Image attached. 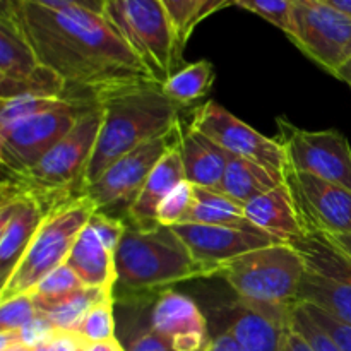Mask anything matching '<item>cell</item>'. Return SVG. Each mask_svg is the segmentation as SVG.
Segmentation results:
<instances>
[{
    "instance_id": "1",
    "label": "cell",
    "mask_w": 351,
    "mask_h": 351,
    "mask_svg": "<svg viewBox=\"0 0 351 351\" xmlns=\"http://www.w3.org/2000/svg\"><path fill=\"white\" fill-rule=\"evenodd\" d=\"M2 12L21 27L41 65L60 74L69 88L91 93L93 101L106 89L158 82L105 14L24 0H2Z\"/></svg>"
},
{
    "instance_id": "2",
    "label": "cell",
    "mask_w": 351,
    "mask_h": 351,
    "mask_svg": "<svg viewBox=\"0 0 351 351\" xmlns=\"http://www.w3.org/2000/svg\"><path fill=\"white\" fill-rule=\"evenodd\" d=\"M95 103L101 106L103 120L82 178V192L123 154L154 137L173 132L180 110L158 82L106 89L95 96Z\"/></svg>"
},
{
    "instance_id": "3",
    "label": "cell",
    "mask_w": 351,
    "mask_h": 351,
    "mask_svg": "<svg viewBox=\"0 0 351 351\" xmlns=\"http://www.w3.org/2000/svg\"><path fill=\"white\" fill-rule=\"evenodd\" d=\"M115 273L120 290L141 293L168 290L175 283L215 276V271L197 263L171 226L151 228L127 223L115 250Z\"/></svg>"
},
{
    "instance_id": "4",
    "label": "cell",
    "mask_w": 351,
    "mask_h": 351,
    "mask_svg": "<svg viewBox=\"0 0 351 351\" xmlns=\"http://www.w3.org/2000/svg\"><path fill=\"white\" fill-rule=\"evenodd\" d=\"M96 211L98 208L86 194L65 199L48 209L24 256L0 287V302L31 293L48 273L62 266L67 261L79 233Z\"/></svg>"
},
{
    "instance_id": "5",
    "label": "cell",
    "mask_w": 351,
    "mask_h": 351,
    "mask_svg": "<svg viewBox=\"0 0 351 351\" xmlns=\"http://www.w3.org/2000/svg\"><path fill=\"white\" fill-rule=\"evenodd\" d=\"M103 112L98 103L88 106L77 123L69 130L33 168L21 175H9V180L33 192L48 209L65 199L74 197L75 187L82 194V178L98 141Z\"/></svg>"
},
{
    "instance_id": "6",
    "label": "cell",
    "mask_w": 351,
    "mask_h": 351,
    "mask_svg": "<svg viewBox=\"0 0 351 351\" xmlns=\"http://www.w3.org/2000/svg\"><path fill=\"white\" fill-rule=\"evenodd\" d=\"M305 271L307 264L297 247L281 242L219 264L216 276L243 302L293 307Z\"/></svg>"
},
{
    "instance_id": "7",
    "label": "cell",
    "mask_w": 351,
    "mask_h": 351,
    "mask_svg": "<svg viewBox=\"0 0 351 351\" xmlns=\"http://www.w3.org/2000/svg\"><path fill=\"white\" fill-rule=\"evenodd\" d=\"M103 14L163 84L173 74L182 48L160 0H105Z\"/></svg>"
},
{
    "instance_id": "8",
    "label": "cell",
    "mask_w": 351,
    "mask_h": 351,
    "mask_svg": "<svg viewBox=\"0 0 351 351\" xmlns=\"http://www.w3.org/2000/svg\"><path fill=\"white\" fill-rule=\"evenodd\" d=\"M287 36L332 75L351 60V17L324 0H295Z\"/></svg>"
},
{
    "instance_id": "9",
    "label": "cell",
    "mask_w": 351,
    "mask_h": 351,
    "mask_svg": "<svg viewBox=\"0 0 351 351\" xmlns=\"http://www.w3.org/2000/svg\"><path fill=\"white\" fill-rule=\"evenodd\" d=\"M93 103L71 99L65 106L40 113L0 129V163L9 175L33 168L72 127Z\"/></svg>"
},
{
    "instance_id": "10",
    "label": "cell",
    "mask_w": 351,
    "mask_h": 351,
    "mask_svg": "<svg viewBox=\"0 0 351 351\" xmlns=\"http://www.w3.org/2000/svg\"><path fill=\"white\" fill-rule=\"evenodd\" d=\"M288 168L314 175L351 191V146L339 130H305L278 119Z\"/></svg>"
},
{
    "instance_id": "11",
    "label": "cell",
    "mask_w": 351,
    "mask_h": 351,
    "mask_svg": "<svg viewBox=\"0 0 351 351\" xmlns=\"http://www.w3.org/2000/svg\"><path fill=\"white\" fill-rule=\"evenodd\" d=\"M177 139L178 125L175 127L173 132L154 137V139L141 144L139 147L123 154L115 163L110 165L99 175L98 180L89 185L82 194L93 199L98 211L110 215V211L125 209L127 213L139 192L143 191L153 168L167 153L168 147L177 143Z\"/></svg>"
},
{
    "instance_id": "12",
    "label": "cell",
    "mask_w": 351,
    "mask_h": 351,
    "mask_svg": "<svg viewBox=\"0 0 351 351\" xmlns=\"http://www.w3.org/2000/svg\"><path fill=\"white\" fill-rule=\"evenodd\" d=\"M191 125L215 141L226 153L256 161L273 171H287L288 158L281 141L263 136L219 103L208 101L199 106Z\"/></svg>"
},
{
    "instance_id": "13",
    "label": "cell",
    "mask_w": 351,
    "mask_h": 351,
    "mask_svg": "<svg viewBox=\"0 0 351 351\" xmlns=\"http://www.w3.org/2000/svg\"><path fill=\"white\" fill-rule=\"evenodd\" d=\"M285 180L293 194L308 235L351 233V191L314 175L287 168Z\"/></svg>"
},
{
    "instance_id": "14",
    "label": "cell",
    "mask_w": 351,
    "mask_h": 351,
    "mask_svg": "<svg viewBox=\"0 0 351 351\" xmlns=\"http://www.w3.org/2000/svg\"><path fill=\"white\" fill-rule=\"evenodd\" d=\"M48 208L33 192L5 178L0 199V287L26 252Z\"/></svg>"
},
{
    "instance_id": "15",
    "label": "cell",
    "mask_w": 351,
    "mask_h": 351,
    "mask_svg": "<svg viewBox=\"0 0 351 351\" xmlns=\"http://www.w3.org/2000/svg\"><path fill=\"white\" fill-rule=\"evenodd\" d=\"M171 228L187 245L194 259L211 267L215 271V276L219 264L228 263V261L252 252V250L281 243V240L267 235L252 223H245L240 226L180 223Z\"/></svg>"
},
{
    "instance_id": "16",
    "label": "cell",
    "mask_w": 351,
    "mask_h": 351,
    "mask_svg": "<svg viewBox=\"0 0 351 351\" xmlns=\"http://www.w3.org/2000/svg\"><path fill=\"white\" fill-rule=\"evenodd\" d=\"M291 308L250 304L239 298L230 311L226 331L235 336L245 351H283Z\"/></svg>"
},
{
    "instance_id": "17",
    "label": "cell",
    "mask_w": 351,
    "mask_h": 351,
    "mask_svg": "<svg viewBox=\"0 0 351 351\" xmlns=\"http://www.w3.org/2000/svg\"><path fill=\"white\" fill-rule=\"evenodd\" d=\"M243 213L247 221L285 243L308 237L287 180L280 187L247 202Z\"/></svg>"
},
{
    "instance_id": "18",
    "label": "cell",
    "mask_w": 351,
    "mask_h": 351,
    "mask_svg": "<svg viewBox=\"0 0 351 351\" xmlns=\"http://www.w3.org/2000/svg\"><path fill=\"white\" fill-rule=\"evenodd\" d=\"M184 180V161H182L178 144L175 143L173 146L168 147L167 153L158 161L156 167L153 168L151 175L147 177L143 191L139 192L137 199L132 202L129 211H127L130 223L139 226V228H151V226L158 225V206L170 194V191H173Z\"/></svg>"
},
{
    "instance_id": "19",
    "label": "cell",
    "mask_w": 351,
    "mask_h": 351,
    "mask_svg": "<svg viewBox=\"0 0 351 351\" xmlns=\"http://www.w3.org/2000/svg\"><path fill=\"white\" fill-rule=\"evenodd\" d=\"M177 144L184 161L185 180L197 187L219 191L225 177L228 153L192 125H189L187 130H182L178 125Z\"/></svg>"
},
{
    "instance_id": "20",
    "label": "cell",
    "mask_w": 351,
    "mask_h": 351,
    "mask_svg": "<svg viewBox=\"0 0 351 351\" xmlns=\"http://www.w3.org/2000/svg\"><path fill=\"white\" fill-rule=\"evenodd\" d=\"M65 263L72 267L84 287L99 290L115 288V254L103 245L89 223L79 233Z\"/></svg>"
},
{
    "instance_id": "21",
    "label": "cell",
    "mask_w": 351,
    "mask_h": 351,
    "mask_svg": "<svg viewBox=\"0 0 351 351\" xmlns=\"http://www.w3.org/2000/svg\"><path fill=\"white\" fill-rule=\"evenodd\" d=\"M151 329L170 339L191 332L208 335V321L194 298L168 288L154 302Z\"/></svg>"
},
{
    "instance_id": "22",
    "label": "cell",
    "mask_w": 351,
    "mask_h": 351,
    "mask_svg": "<svg viewBox=\"0 0 351 351\" xmlns=\"http://www.w3.org/2000/svg\"><path fill=\"white\" fill-rule=\"evenodd\" d=\"M281 184H285V173L273 171L256 161L228 153L219 192L245 206L249 201L280 187Z\"/></svg>"
},
{
    "instance_id": "23",
    "label": "cell",
    "mask_w": 351,
    "mask_h": 351,
    "mask_svg": "<svg viewBox=\"0 0 351 351\" xmlns=\"http://www.w3.org/2000/svg\"><path fill=\"white\" fill-rule=\"evenodd\" d=\"M40 67L36 53L21 27L0 12V81H17Z\"/></svg>"
},
{
    "instance_id": "24",
    "label": "cell",
    "mask_w": 351,
    "mask_h": 351,
    "mask_svg": "<svg viewBox=\"0 0 351 351\" xmlns=\"http://www.w3.org/2000/svg\"><path fill=\"white\" fill-rule=\"evenodd\" d=\"M298 302L317 305L322 311L351 324V285L307 269L302 278Z\"/></svg>"
},
{
    "instance_id": "25",
    "label": "cell",
    "mask_w": 351,
    "mask_h": 351,
    "mask_svg": "<svg viewBox=\"0 0 351 351\" xmlns=\"http://www.w3.org/2000/svg\"><path fill=\"white\" fill-rule=\"evenodd\" d=\"M184 223L213 226H240L249 223L243 213V204L216 189L194 185V202Z\"/></svg>"
},
{
    "instance_id": "26",
    "label": "cell",
    "mask_w": 351,
    "mask_h": 351,
    "mask_svg": "<svg viewBox=\"0 0 351 351\" xmlns=\"http://www.w3.org/2000/svg\"><path fill=\"white\" fill-rule=\"evenodd\" d=\"M110 293H113V290L82 287L51 304L36 305V311L47 315L57 331H79L93 305Z\"/></svg>"
},
{
    "instance_id": "27",
    "label": "cell",
    "mask_w": 351,
    "mask_h": 351,
    "mask_svg": "<svg viewBox=\"0 0 351 351\" xmlns=\"http://www.w3.org/2000/svg\"><path fill=\"white\" fill-rule=\"evenodd\" d=\"M215 82V67L209 60H199L175 71L161 84L168 99L178 106L191 105L195 99L204 98Z\"/></svg>"
},
{
    "instance_id": "28",
    "label": "cell",
    "mask_w": 351,
    "mask_h": 351,
    "mask_svg": "<svg viewBox=\"0 0 351 351\" xmlns=\"http://www.w3.org/2000/svg\"><path fill=\"white\" fill-rule=\"evenodd\" d=\"M291 245L297 247L302 254L307 269L351 285V257L331 245L324 237L308 235Z\"/></svg>"
},
{
    "instance_id": "29",
    "label": "cell",
    "mask_w": 351,
    "mask_h": 351,
    "mask_svg": "<svg viewBox=\"0 0 351 351\" xmlns=\"http://www.w3.org/2000/svg\"><path fill=\"white\" fill-rule=\"evenodd\" d=\"M69 84L60 74L47 65L34 69L29 75L17 81H0V99L14 96H40V98H67Z\"/></svg>"
},
{
    "instance_id": "30",
    "label": "cell",
    "mask_w": 351,
    "mask_h": 351,
    "mask_svg": "<svg viewBox=\"0 0 351 351\" xmlns=\"http://www.w3.org/2000/svg\"><path fill=\"white\" fill-rule=\"evenodd\" d=\"M69 101L71 99L40 98V96H14V98L0 99V129L40 113L58 110Z\"/></svg>"
},
{
    "instance_id": "31",
    "label": "cell",
    "mask_w": 351,
    "mask_h": 351,
    "mask_svg": "<svg viewBox=\"0 0 351 351\" xmlns=\"http://www.w3.org/2000/svg\"><path fill=\"white\" fill-rule=\"evenodd\" d=\"M84 285L81 283L77 274L72 271V267L67 263H64L62 266L55 267L51 273H48L33 288L31 295L34 298V305H47L58 300V298L65 297V295L72 293V291L79 290Z\"/></svg>"
},
{
    "instance_id": "32",
    "label": "cell",
    "mask_w": 351,
    "mask_h": 351,
    "mask_svg": "<svg viewBox=\"0 0 351 351\" xmlns=\"http://www.w3.org/2000/svg\"><path fill=\"white\" fill-rule=\"evenodd\" d=\"M79 335L88 343L108 341L115 338V315H113V295H106L86 314Z\"/></svg>"
},
{
    "instance_id": "33",
    "label": "cell",
    "mask_w": 351,
    "mask_h": 351,
    "mask_svg": "<svg viewBox=\"0 0 351 351\" xmlns=\"http://www.w3.org/2000/svg\"><path fill=\"white\" fill-rule=\"evenodd\" d=\"M192 202H194V184L189 180L180 182L158 206V225L175 226L184 223L185 216L191 211Z\"/></svg>"
},
{
    "instance_id": "34",
    "label": "cell",
    "mask_w": 351,
    "mask_h": 351,
    "mask_svg": "<svg viewBox=\"0 0 351 351\" xmlns=\"http://www.w3.org/2000/svg\"><path fill=\"white\" fill-rule=\"evenodd\" d=\"M293 3L295 0H235L233 5L257 14L288 34L293 19Z\"/></svg>"
},
{
    "instance_id": "35",
    "label": "cell",
    "mask_w": 351,
    "mask_h": 351,
    "mask_svg": "<svg viewBox=\"0 0 351 351\" xmlns=\"http://www.w3.org/2000/svg\"><path fill=\"white\" fill-rule=\"evenodd\" d=\"M38 314L31 293L0 302V331H19Z\"/></svg>"
},
{
    "instance_id": "36",
    "label": "cell",
    "mask_w": 351,
    "mask_h": 351,
    "mask_svg": "<svg viewBox=\"0 0 351 351\" xmlns=\"http://www.w3.org/2000/svg\"><path fill=\"white\" fill-rule=\"evenodd\" d=\"M305 314L329 336L332 343L338 346L341 351H351V324L350 322L341 321V319L335 317L329 312L322 311L317 305L307 304V302H298Z\"/></svg>"
},
{
    "instance_id": "37",
    "label": "cell",
    "mask_w": 351,
    "mask_h": 351,
    "mask_svg": "<svg viewBox=\"0 0 351 351\" xmlns=\"http://www.w3.org/2000/svg\"><path fill=\"white\" fill-rule=\"evenodd\" d=\"M161 5L167 10L173 29L177 33L178 43L184 50L185 43L195 29V16H197V2L195 0H160Z\"/></svg>"
},
{
    "instance_id": "38",
    "label": "cell",
    "mask_w": 351,
    "mask_h": 351,
    "mask_svg": "<svg viewBox=\"0 0 351 351\" xmlns=\"http://www.w3.org/2000/svg\"><path fill=\"white\" fill-rule=\"evenodd\" d=\"M290 328L297 331L314 351H341L329 339V336L305 314V311L298 302L291 308Z\"/></svg>"
},
{
    "instance_id": "39",
    "label": "cell",
    "mask_w": 351,
    "mask_h": 351,
    "mask_svg": "<svg viewBox=\"0 0 351 351\" xmlns=\"http://www.w3.org/2000/svg\"><path fill=\"white\" fill-rule=\"evenodd\" d=\"M89 226L95 230V233L98 235V239L101 240L103 245H105L110 252L115 254L117 247H119L120 240H122L123 233H125L127 223L123 221V219L108 215V213L96 211L95 215L91 216V219H89Z\"/></svg>"
},
{
    "instance_id": "40",
    "label": "cell",
    "mask_w": 351,
    "mask_h": 351,
    "mask_svg": "<svg viewBox=\"0 0 351 351\" xmlns=\"http://www.w3.org/2000/svg\"><path fill=\"white\" fill-rule=\"evenodd\" d=\"M55 332H57V328L51 324L50 319L45 314L38 312L23 329H19L21 343L26 345L27 348L34 350L40 345H45V343H50V339L53 338Z\"/></svg>"
},
{
    "instance_id": "41",
    "label": "cell",
    "mask_w": 351,
    "mask_h": 351,
    "mask_svg": "<svg viewBox=\"0 0 351 351\" xmlns=\"http://www.w3.org/2000/svg\"><path fill=\"white\" fill-rule=\"evenodd\" d=\"M129 351H175L171 346V339L167 336L160 335L154 329L141 332L132 343H130Z\"/></svg>"
},
{
    "instance_id": "42",
    "label": "cell",
    "mask_w": 351,
    "mask_h": 351,
    "mask_svg": "<svg viewBox=\"0 0 351 351\" xmlns=\"http://www.w3.org/2000/svg\"><path fill=\"white\" fill-rule=\"evenodd\" d=\"M51 351H86L88 341L77 331H57L50 339Z\"/></svg>"
},
{
    "instance_id": "43",
    "label": "cell",
    "mask_w": 351,
    "mask_h": 351,
    "mask_svg": "<svg viewBox=\"0 0 351 351\" xmlns=\"http://www.w3.org/2000/svg\"><path fill=\"white\" fill-rule=\"evenodd\" d=\"M24 2L36 3V5L48 7V9H67V7H82L93 12L103 14L105 0H24Z\"/></svg>"
},
{
    "instance_id": "44",
    "label": "cell",
    "mask_w": 351,
    "mask_h": 351,
    "mask_svg": "<svg viewBox=\"0 0 351 351\" xmlns=\"http://www.w3.org/2000/svg\"><path fill=\"white\" fill-rule=\"evenodd\" d=\"M204 351H245L242 348L235 336L230 331H223L209 338Z\"/></svg>"
},
{
    "instance_id": "45",
    "label": "cell",
    "mask_w": 351,
    "mask_h": 351,
    "mask_svg": "<svg viewBox=\"0 0 351 351\" xmlns=\"http://www.w3.org/2000/svg\"><path fill=\"white\" fill-rule=\"evenodd\" d=\"M197 2V16H195V24L204 21L211 14L218 12V10L225 9L235 3V0H195Z\"/></svg>"
},
{
    "instance_id": "46",
    "label": "cell",
    "mask_w": 351,
    "mask_h": 351,
    "mask_svg": "<svg viewBox=\"0 0 351 351\" xmlns=\"http://www.w3.org/2000/svg\"><path fill=\"white\" fill-rule=\"evenodd\" d=\"M283 351H314L311 348L307 341L298 335L297 331L293 329H288L287 338H285V345H283Z\"/></svg>"
},
{
    "instance_id": "47",
    "label": "cell",
    "mask_w": 351,
    "mask_h": 351,
    "mask_svg": "<svg viewBox=\"0 0 351 351\" xmlns=\"http://www.w3.org/2000/svg\"><path fill=\"white\" fill-rule=\"evenodd\" d=\"M322 237V235H321ZM331 245H335L336 249L341 250L343 254L351 257V233H346V235H331V237H324Z\"/></svg>"
},
{
    "instance_id": "48",
    "label": "cell",
    "mask_w": 351,
    "mask_h": 351,
    "mask_svg": "<svg viewBox=\"0 0 351 351\" xmlns=\"http://www.w3.org/2000/svg\"><path fill=\"white\" fill-rule=\"evenodd\" d=\"M86 351H125L122 343L117 338L108 339V341H99V343H88Z\"/></svg>"
},
{
    "instance_id": "49",
    "label": "cell",
    "mask_w": 351,
    "mask_h": 351,
    "mask_svg": "<svg viewBox=\"0 0 351 351\" xmlns=\"http://www.w3.org/2000/svg\"><path fill=\"white\" fill-rule=\"evenodd\" d=\"M19 331H0V351L10 348L14 345H19Z\"/></svg>"
},
{
    "instance_id": "50",
    "label": "cell",
    "mask_w": 351,
    "mask_h": 351,
    "mask_svg": "<svg viewBox=\"0 0 351 351\" xmlns=\"http://www.w3.org/2000/svg\"><path fill=\"white\" fill-rule=\"evenodd\" d=\"M335 77H338L339 81L346 82V84H348L350 88H351V60L346 62L345 65H341V67H339L338 71H336Z\"/></svg>"
},
{
    "instance_id": "51",
    "label": "cell",
    "mask_w": 351,
    "mask_h": 351,
    "mask_svg": "<svg viewBox=\"0 0 351 351\" xmlns=\"http://www.w3.org/2000/svg\"><path fill=\"white\" fill-rule=\"evenodd\" d=\"M329 5H332L335 9H338L339 12L346 14V16L351 17V0H324Z\"/></svg>"
},
{
    "instance_id": "52",
    "label": "cell",
    "mask_w": 351,
    "mask_h": 351,
    "mask_svg": "<svg viewBox=\"0 0 351 351\" xmlns=\"http://www.w3.org/2000/svg\"><path fill=\"white\" fill-rule=\"evenodd\" d=\"M2 351H33V350L27 348V346L23 345V343H19V345H14V346H10V348L2 350Z\"/></svg>"
},
{
    "instance_id": "53",
    "label": "cell",
    "mask_w": 351,
    "mask_h": 351,
    "mask_svg": "<svg viewBox=\"0 0 351 351\" xmlns=\"http://www.w3.org/2000/svg\"><path fill=\"white\" fill-rule=\"evenodd\" d=\"M33 351H51L50 343H45V345H40V346H38V348H34Z\"/></svg>"
}]
</instances>
